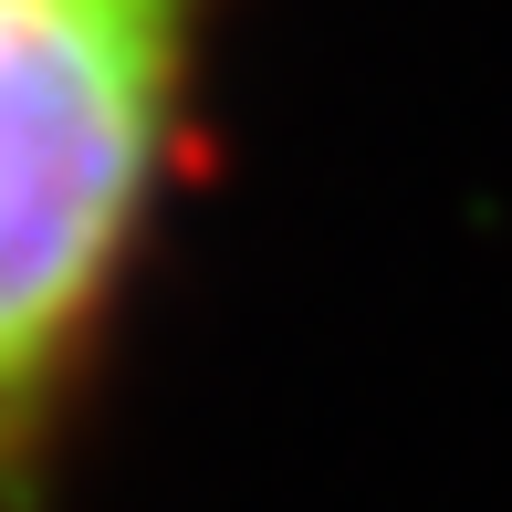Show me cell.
<instances>
[{
	"instance_id": "cell-1",
	"label": "cell",
	"mask_w": 512,
	"mask_h": 512,
	"mask_svg": "<svg viewBox=\"0 0 512 512\" xmlns=\"http://www.w3.org/2000/svg\"><path fill=\"white\" fill-rule=\"evenodd\" d=\"M209 0H0V512H53L147 230L189 168Z\"/></svg>"
}]
</instances>
